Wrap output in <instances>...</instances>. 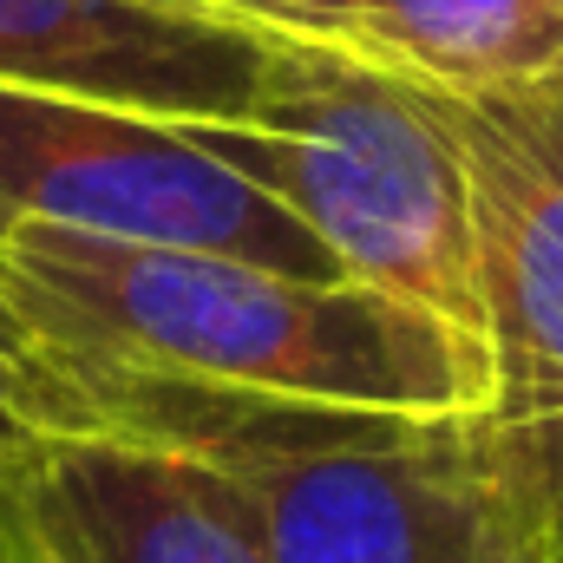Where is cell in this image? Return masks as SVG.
Masks as SVG:
<instances>
[{
  "instance_id": "1",
  "label": "cell",
  "mask_w": 563,
  "mask_h": 563,
  "mask_svg": "<svg viewBox=\"0 0 563 563\" xmlns=\"http://www.w3.org/2000/svg\"><path fill=\"white\" fill-rule=\"evenodd\" d=\"M0 295L66 380L132 374L374 413L492 407L485 347L367 282H301L217 250L13 223Z\"/></svg>"
},
{
  "instance_id": "2",
  "label": "cell",
  "mask_w": 563,
  "mask_h": 563,
  "mask_svg": "<svg viewBox=\"0 0 563 563\" xmlns=\"http://www.w3.org/2000/svg\"><path fill=\"white\" fill-rule=\"evenodd\" d=\"M73 426L217 465L269 563H551L563 544V426L374 413L79 374Z\"/></svg>"
},
{
  "instance_id": "3",
  "label": "cell",
  "mask_w": 563,
  "mask_h": 563,
  "mask_svg": "<svg viewBox=\"0 0 563 563\" xmlns=\"http://www.w3.org/2000/svg\"><path fill=\"white\" fill-rule=\"evenodd\" d=\"M223 170L276 197L347 282L485 347L465 170L432 92L341 40H282L236 125H184Z\"/></svg>"
},
{
  "instance_id": "4",
  "label": "cell",
  "mask_w": 563,
  "mask_h": 563,
  "mask_svg": "<svg viewBox=\"0 0 563 563\" xmlns=\"http://www.w3.org/2000/svg\"><path fill=\"white\" fill-rule=\"evenodd\" d=\"M13 223L217 250L301 282H347L276 197L223 170L184 125L26 86H0V236Z\"/></svg>"
},
{
  "instance_id": "5",
  "label": "cell",
  "mask_w": 563,
  "mask_h": 563,
  "mask_svg": "<svg viewBox=\"0 0 563 563\" xmlns=\"http://www.w3.org/2000/svg\"><path fill=\"white\" fill-rule=\"evenodd\" d=\"M0 563H269L243 492L170 445L46 426L0 452Z\"/></svg>"
},
{
  "instance_id": "6",
  "label": "cell",
  "mask_w": 563,
  "mask_h": 563,
  "mask_svg": "<svg viewBox=\"0 0 563 563\" xmlns=\"http://www.w3.org/2000/svg\"><path fill=\"white\" fill-rule=\"evenodd\" d=\"M465 170L492 420L563 426V86L439 99Z\"/></svg>"
},
{
  "instance_id": "7",
  "label": "cell",
  "mask_w": 563,
  "mask_h": 563,
  "mask_svg": "<svg viewBox=\"0 0 563 563\" xmlns=\"http://www.w3.org/2000/svg\"><path fill=\"white\" fill-rule=\"evenodd\" d=\"M276 33L197 0H0V86L236 125L263 99Z\"/></svg>"
},
{
  "instance_id": "8",
  "label": "cell",
  "mask_w": 563,
  "mask_h": 563,
  "mask_svg": "<svg viewBox=\"0 0 563 563\" xmlns=\"http://www.w3.org/2000/svg\"><path fill=\"white\" fill-rule=\"evenodd\" d=\"M347 46L439 99L563 86V0H361Z\"/></svg>"
},
{
  "instance_id": "9",
  "label": "cell",
  "mask_w": 563,
  "mask_h": 563,
  "mask_svg": "<svg viewBox=\"0 0 563 563\" xmlns=\"http://www.w3.org/2000/svg\"><path fill=\"white\" fill-rule=\"evenodd\" d=\"M46 426H73V387L0 295V452Z\"/></svg>"
},
{
  "instance_id": "10",
  "label": "cell",
  "mask_w": 563,
  "mask_h": 563,
  "mask_svg": "<svg viewBox=\"0 0 563 563\" xmlns=\"http://www.w3.org/2000/svg\"><path fill=\"white\" fill-rule=\"evenodd\" d=\"M197 7H217L256 33H282V40H341L354 33V13L361 0H197Z\"/></svg>"
},
{
  "instance_id": "11",
  "label": "cell",
  "mask_w": 563,
  "mask_h": 563,
  "mask_svg": "<svg viewBox=\"0 0 563 563\" xmlns=\"http://www.w3.org/2000/svg\"><path fill=\"white\" fill-rule=\"evenodd\" d=\"M551 563H563V544H558V558H551Z\"/></svg>"
}]
</instances>
